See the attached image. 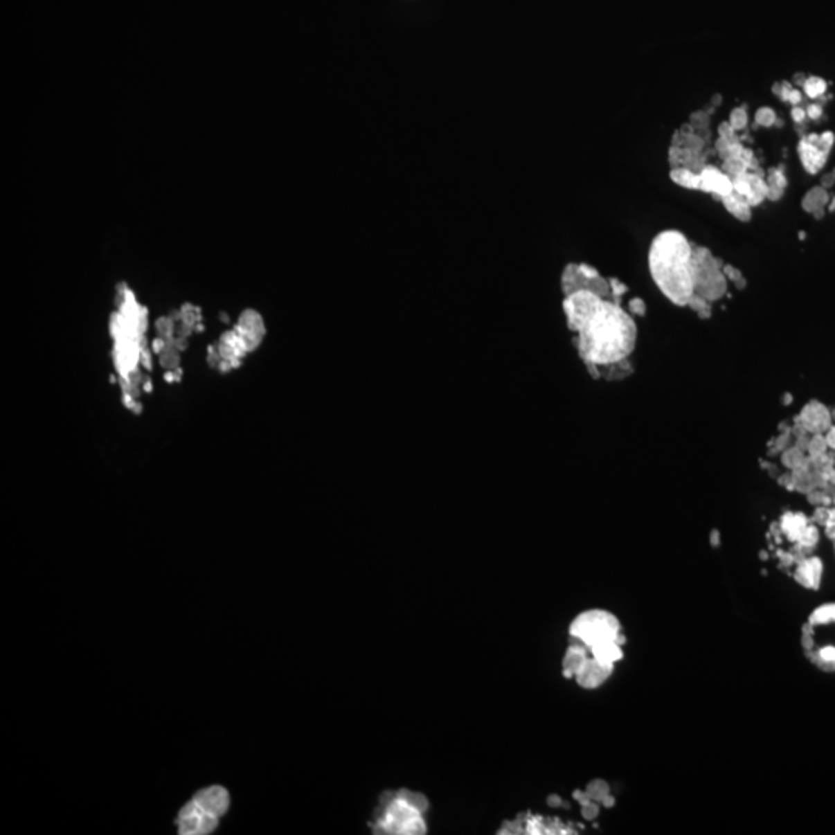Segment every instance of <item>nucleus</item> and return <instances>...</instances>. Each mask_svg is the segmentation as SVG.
I'll return each mask as SVG.
<instances>
[{"instance_id":"4d7b16f0","label":"nucleus","mask_w":835,"mask_h":835,"mask_svg":"<svg viewBox=\"0 0 835 835\" xmlns=\"http://www.w3.org/2000/svg\"><path fill=\"white\" fill-rule=\"evenodd\" d=\"M220 317H222V321H223V322H224V323H229V317H228V316H226V314H224V313H222V314H220Z\"/></svg>"},{"instance_id":"13d9d810","label":"nucleus","mask_w":835,"mask_h":835,"mask_svg":"<svg viewBox=\"0 0 835 835\" xmlns=\"http://www.w3.org/2000/svg\"><path fill=\"white\" fill-rule=\"evenodd\" d=\"M829 204H831V206H829V209H831V210H835V197H834V198H832V200H831V201H829Z\"/></svg>"},{"instance_id":"5701e85b","label":"nucleus","mask_w":835,"mask_h":835,"mask_svg":"<svg viewBox=\"0 0 835 835\" xmlns=\"http://www.w3.org/2000/svg\"><path fill=\"white\" fill-rule=\"evenodd\" d=\"M670 180L685 189H701V175L699 172H694L687 168H676L670 170Z\"/></svg>"},{"instance_id":"f03ea898","label":"nucleus","mask_w":835,"mask_h":835,"mask_svg":"<svg viewBox=\"0 0 835 835\" xmlns=\"http://www.w3.org/2000/svg\"><path fill=\"white\" fill-rule=\"evenodd\" d=\"M579 356L585 363L607 367L629 359L638 343V325L620 303L605 300L577 333Z\"/></svg>"},{"instance_id":"ddd939ff","label":"nucleus","mask_w":835,"mask_h":835,"mask_svg":"<svg viewBox=\"0 0 835 835\" xmlns=\"http://www.w3.org/2000/svg\"><path fill=\"white\" fill-rule=\"evenodd\" d=\"M701 175V189L702 192L712 194L715 198L721 201L722 197H726L733 192V181L730 180L724 170L715 168V165H706L699 172Z\"/></svg>"},{"instance_id":"39448f33","label":"nucleus","mask_w":835,"mask_h":835,"mask_svg":"<svg viewBox=\"0 0 835 835\" xmlns=\"http://www.w3.org/2000/svg\"><path fill=\"white\" fill-rule=\"evenodd\" d=\"M429 801L422 793L399 791L386 803V809L377 817L375 832L396 835H421L427 832L424 812Z\"/></svg>"},{"instance_id":"a19ab883","label":"nucleus","mask_w":835,"mask_h":835,"mask_svg":"<svg viewBox=\"0 0 835 835\" xmlns=\"http://www.w3.org/2000/svg\"><path fill=\"white\" fill-rule=\"evenodd\" d=\"M772 90H773V93H775V96H778L780 99H783V101H786V102H787L789 95H791V91H792V85L789 84V82L775 84Z\"/></svg>"},{"instance_id":"ea45409f","label":"nucleus","mask_w":835,"mask_h":835,"mask_svg":"<svg viewBox=\"0 0 835 835\" xmlns=\"http://www.w3.org/2000/svg\"><path fill=\"white\" fill-rule=\"evenodd\" d=\"M582 814H583V817L588 818V820H593V818L598 817V815H599V805H598V801L589 800V801H586L585 805H582Z\"/></svg>"},{"instance_id":"a211bd4d","label":"nucleus","mask_w":835,"mask_h":835,"mask_svg":"<svg viewBox=\"0 0 835 835\" xmlns=\"http://www.w3.org/2000/svg\"><path fill=\"white\" fill-rule=\"evenodd\" d=\"M588 652L595 661H599L600 664L611 668H614V665L624 658L620 642H605V644L591 647Z\"/></svg>"},{"instance_id":"6e6552de","label":"nucleus","mask_w":835,"mask_h":835,"mask_svg":"<svg viewBox=\"0 0 835 835\" xmlns=\"http://www.w3.org/2000/svg\"><path fill=\"white\" fill-rule=\"evenodd\" d=\"M562 291L569 296L577 291H591L605 300H613L609 278L602 277L594 267L586 263H569L562 273Z\"/></svg>"},{"instance_id":"a18cd8bd","label":"nucleus","mask_w":835,"mask_h":835,"mask_svg":"<svg viewBox=\"0 0 835 835\" xmlns=\"http://www.w3.org/2000/svg\"><path fill=\"white\" fill-rule=\"evenodd\" d=\"M821 111H823V110H821L820 105L814 104V105H811L809 109H807L806 114L809 115V118H812V119H817V118H820V116H821Z\"/></svg>"},{"instance_id":"a878e982","label":"nucleus","mask_w":835,"mask_h":835,"mask_svg":"<svg viewBox=\"0 0 835 835\" xmlns=\"http://www.w3.org/2000/svg\"><path fill=\"white\" fill-rule=\"evenodd\" d=\"M811 627H826L835 624V603L831 605H823L818 609H815L809 620Z\"/></svg>"},{"instance_id":"72a5a7b5","label":"nucleus","mask_w":835,"mask_h":835,"mask_svg":"<svg viewBox=\"0 0 835 835\" xmlns=\"http://www.w3.org/2000/svg\"><path fill=\"white\" fill-rule=\"evenodd\" d=\"M728 123H730L732 127L735 130H737V132L738 130H744L747 127V123H748V116H747L746 109L744 107L733 109L732 114H730V118H728Z\"/></svg>"},{"instance_id":"c03bdc74","label":"nucleus","mask_w":835,"mask_h":835,"mask_svg":"<svg viewBox=\"0 0 835 835\" xmlns=\"http://www.w3.org/2000/svg\"><path fill=\"white\" fill-rule=\"evenodd\" d=\"M805 116H806L805 109H801V107H798V105H795V107L792 109V118L795 119V121L801 123L805 119Z\"/></svg>"},{"instance_id":"c85d7f7f","label":"nucleus","mask_w":835,"mask_h":835,"mask_svg":"<svg viewBox=\"0 0 835 835\" xmlns=\"http://www.w3.org/2000/svg\"><path fill=\"white\" fill-rule=\"evenodd\" d=\"M722 269H724V274L727 277L728 283H732L733 287L739 291L746 289L747 278L744 274H742L741 269H738L737 267H733V264H728V263H724V268Z\"/></svg>"},{"instance_id":"f704fd0d","label":"nucleus","mask_w":835,"mask_h":835,"mask_svg":"<svg viewBox=\"0 0 835 835\" xmlns=\"http://www.w3.org/2000/svg\"><path fill=\"white\" fill-rule=\"evenodd\" d=\"M817 541H818V531H817V528H814V526L809 525V526H807L806 531H805V534L801 535V539L798 540V546L801 549H811V548H814L815 545H817Z\"/></svg>"},{"instance_id":"6e6d98bb","label":"nucleus","mask_w":835,"mask_h":835,"mask_svg":"<svg viewBox=\"0 0 835 835\" xmlns=\"http://www.w3.org/2000/svg\"><path fill=\"white\" fill-rule=\"evenodd\" d=\"M195 330L198 331V333H201V331L204 330V325H203L201 322H198V323H197V327H195Z\"/></svg>"},{"instance_id":"bf43d9fd","label":"nucleus","mask_w":835,"mask_h":835,"mask_svg":"<svg viewBox=\"0 0 835 835\" xmlns=\"http://www.w3.org/2000/svg\"><path fill=\"white\" fill-rule=\"evenodd\" d=\"M110 382H111V384H115V382H116V377H115V376H110Z\"/></svg>"},{"instance_id":"1a4fd4ad","label":"nucleus","mask_w":835,"mask_h":835,"mask_svg":"<svg viewBox=\"0 0 835 835\" xmlns=\"http://www.w3.org/2000/svg\"><path fill=\"white\" fill-rule=\"evenodd\" d=\"M603 302L605 299L591 291H577V293L565 296L563 311H565L568 328L574 333H579L593 319Z\"/></svg>"},{"instance_id":"aec40b11","label":"nucleus","mask_w":835,"mask_h":835,"mask_svg":"<svg viewBox=\"0 0 835 835\" xmlns=\"http://www.w3.org/2000/svg\"><path fill=\"white\" fill-rule=\"evenodd\" d=\"M780 526H781V532H783L789 540L798 543L801 535L805 534L807 526H809V521H807V519L803 514L787 512L783 515V519H781Z\"/></svg>"},{"instance_id":"9b49d317","label":"nucleus","mask_w":835,"mask_h":835,"mask_svg":"<svg viewBox=\"0 0 835 835\" xmlns=\"http://www.w3.org/2000/svg\"><path fill=\"white\" fill-rule=\"evenodd\" d=\"M733 181V192H737L751 206H760L766 200L767 195V181L766 177L761 172L748 170L746 174L735 178Z\"/></svg>"},{"instance_id":"2f4dec72","label":"nucleus","mask_w":835,"mask_h":835,"mask_svg":"<svg viewBox=\"0 0 835 835\" xmlns=\"http://www.w3.org/2000/svg\"><path fill=\"white\" fill-rule=\"evenodd\" d=\"M713 110L715 109L710 107V110H699V111H694V114H692V116H690L692 127L696 132H701V130L708 132V123H710V115Z\"/></svg>"},{"instance_id":"cd10ccee","label":"nucleus","mask_w":835,"mask_h":835,"mask_svg":"<svg viewBox=\"0 0 835 835\" xmlns=\"http://www.w3.org/2000/svg\"><path fill=\"white\" fill-rule=\"evenodd\" d=\"M827 449L829 447H827L825 433H814L809 438V444H807V454H809L814 460L823 458Z\"/></svg>"},{"instance_id":"4be33fe9","label":"nucleus","mask_w":835,"mask_h":835,"mask_svg":"<svg viewBox=\"0 0 835 835\" xmlns=\"http://www.w3.org/2000/svg\"><path fill=\"white\" fill-rule=\"evenodd\" d=\"M721 203L724 204L726 210L728 214L733 215L737 220L739 222H751L752 218V206L748 204L744 198L741 195H738L737 192H732V194H728L726 197L721 198Z\"/></svg>"},{"instance_id":"3c124183","label":"nucleus","mask_w":835,"mask_h":835,"mask_svg":"<svg viewBox=\"0 0 835 835\" xmlns=\"http://www.w3.org/2000/svg\"><path fill=\"white\" fill-rule=\"evenodd\" d=\"M164 379L168 381V382H174V381H175V373H174V371H172V370H168V371H165Z\"/></svg>"},{"instance_id":"b1692460","label":"nucleus","mask_w":835,"mask_h":835,"mask_svg":"<svg viewBox=\"0 0 835 835\" xmlns=\"http://www.w3.org/2000/svg\"><path fill=\"white\" fill-rule=\"evenodd\" d=\"M599 371H600V379L602 377H605L607 381H622L633 373V366H631V362H629V359H624L620 362L611 363V366L599 367Z\"/></svg>"},{"instance_id":"f257e3e1","label":"nucleus","mask_w":835,"mask_h":835,"mask_svg":"<svg viewBox=\"0 0 835 835\" xmlns=\"http://www.w3.org/2000/svg\"><path fill=\"white\" fill-rule=\"evenodd\" d=\"M118 311L110 316V334L115 339L114 361L119 375V384L124 393L136 397L141 395L143 368L152 370L150 353L145 345V331H147V308L141 307L135 299V294L127 285H118L116 296Z\"/></svg>"},{"instance_id":"4468645a","label":"nucleus","mask_w":835,"mask_h":835,"mask_svg":"<svg viewBox=\"0 0 835 835\" xmlns=\"http://www.w3.org/2000/svg\"><path fill=\"white\" fill-rule=\"evenodd\" d=\"M613 672L614 668L603 665L599 661H595L593 656H588L583 665L579 668V672L575 673L574 679L577 681V684L582 688L594 690V688L600 687L613 674Z\"/></svg>"},{"instance_id":"bb28decb","label":"nucleus","mask_w":835,"mask_h":835,"mask_svg":"<svg viewBox=\"0 0 835 835\" xmlns=\"http://www.w3.org/2000/svg\"><path fill=\"white\" fill-rule=\"evenodd\" d=\"M687 307L690 308L693 313H696L699 316V319H710L712 317V302H708L704 297H701L698 294H693L690 297V300H688Z\"/></svg>"},{"instance_id":"052dcab7","label":"nucleus","mask_w":835,"mask_h":835,"mask_svg":"<svg viewBox=\"0 0 835 835\" xmlns=\"http://www.w3.org/2000/svg\"><path fill=\"white\" fill-rule=\"evenodd\" d=\"M831 413H832V421H834V422H835V408H834V410H832V412H831Z\"/></svg>"},{"instance_id":"79ce46f5","label":"nucleus","mask_w":835,"mask_h":835,"mask_svg":"<svg viewBox=\"0 0 835 835\" xmlns=\"http://www.w3.org/2000/svg\"><path fill=\"white\" fill-rule=\"evenodd\" d=\"M783 195H784L783 188H778V186H773V184H767V195H766L767 200L778 201L783 198Z\"/></svg>"},{"instance_id":"20e7f679","label":"nucleus","mask_w":835,"mask_h":835,"mask_svg":"<svg viewBox=\"0 0 835 835\" xmlns=\"http://www.w3.org/2000/svg\"><path fill=\"white\" fill-rule=\"evenodd\" d=\"M229 809V793L222 786H210L198 792L177 817L181 835H208L214 832L220 817Z\"/></svg>"},{"instance_id":"8fccbe9b","label":"nucleus","mask_w":835,"mask_h":835,"mask_svg":"<svg viewBox=\"0 0 835 835\" xmlns=\"http://www.w3.org/2000/svg\"><path fill=\"white\" fill-rule=\"evenodd\" d=\"M834 178H835V172H832V174L826 175V177L823 178V188H825V189H826V188H829V186H832V184H834Z\"/></svg>"},{"instance_id":"09e8293b","label":"nucleus","mask_w":835,"mask_h":835,"mask_svg":"<svg viewBox=\"0 0 835 835\" xmlns=\"http://www.w3.org/2000/svg\"><path fill=\"white\" fill-rule=\"evenodd\" d=\"M218 370H220L222 373H229V371L232 370L231 362L229 361H222L220 363H218Z\"/></svg>"},{"instance_id":"de8ad7c7","label":"nucleus","mask_w":835,"mask_h":835,"mask_svg":"<svg viewBox=\"0 0 835 835\" xmlns=\"http://www.w3.org/2000/svg\"><path fill=\"white\" fill-rule=\"evenodd\" d=\"M787 102H791L792 105H798V104L801 102V93H800L798 90H793V89H792L791 95H789Z\"/></svg>"},{"instance_id":"4c0bfd02","label":"nucleus","mask_w":835,"mask_h":835,"mask_svg":"<svg viewBox=\"0 0 835 835\" xmlns=\"http://www.w3.org/2000/svg\"><path fill=\"white\" fill-rule=\"evenodd\" d=\"M718 138L726 139V141H728V143L739 141L738 136H737V130H735L732 127L730 123H728V121H724V123L719 124V127H718Z\"/></svg>"},{"instance_id":"603ef678","label":"nucleus","mask_w":835,"mask_h":835,"mask_svg":"<svg viewBox=\"0 0 835 835\" xmlns=\"http://www.w3.org/2000/svg\"><path fill=\"white\" fill-rule=\"evenodd\" d=\"M143 390H144L145 393L152 392V382H150V379H145V382L143 384Z\"/></svg>"},{"instance_id":"7ed1b4c3","label":"nucleus","mask_w":835,"mask_h":835,"mask_svg":"<svg viewBox=\"0 0 835 835\" xmlns=\"http://www.w3.org/2000/svg\"><path fill=\"white\" fill-rule=\"evenodd\" d=\"M648 268L661 293L678 307H687L694 294L693 244L682 232L668 229L653 238Z\"/></svg>"},{"instance_id":"c9c22d12","label":"nucleus","mask_w":835,"mask_h":835,"mask_svg":"<svg viewBox=\"0 0 835 835\" xmlns=\"http://www.w3.org/2000/svg\"><path fill=\"white\" fill-rule=\"evenodd\" d=\"M766 181H767V184L778 186V188H783V189H786V186H787L786 175H784V172H783V169H781V168L769 169L767 177H766Z\"/></svg>"},{"instance_id":"9d476101","label":"nucleus","mask_w":835,"mask_h":835,"mask_svg":"<svg viewBox=\"0 0 835 835\" xmlns=\"http://www.w3.org/2000/svg\"><path fill=\"white\" fill-rule=\"evenodd\" d=\"M834 139L835 136L832 132H825L821 135L811 134L801 138L798 144V155L806 172L814 175L823 169L834 145Z\"/></svg>"},{"instance_id":"6ab92c4d","label":"nucleus","mask_w":835,"mask_h":835,"mask_svg":"<svg viewBox=\"0 0 835 835\" xmlns=\"http://www.w3.org/2000/svg\"><path fill=\"white\" fill-rule=\"evenodd\" d=\"M588 653L589 652L585 645L574 640V644L569 645L565 658H563V676L565 678H574L579 668L583 665V662L586 661Z\"/></svg>"},{"instance_id":"58836bf2","label":"nucleus","mask_w":835,"mask_h":835,"mask_svg":"<svg viewBox=\"0 0 835 835\" xmlns=\"http://www.w3.org/2000/svg\"><path fill=\"white\" fill-rule=\"evenodd\" d=\"M609 285H611V297H613V302H616V303H620L622 296H624V294L627 293V291H628L627 285H624V283H622L620 280H618V278H609Z\"/></svg>"},{"instance_id":"f8f14e48","label":"nucleus","mask_w":835,"mask_h":835,"mask_svg":"<svg viewBox=\"0 0 835 835\" xmlns=\"http://www.w3.org/2000/svg\"><path fill=\"white\" fill-rule=\"evenodd\" d=\"M234 330L243 337L248 351H253L260 345L262 339L264 337V334H267V328H264L262 316L254 309L243 311V314L240 316V321H238Z\"/></svg>"},{"instance_id":"0eeeda50","label":"nucleus","mask_w":835,"mask_h":835,"mask_svg":"<svg viewBox=\"0 0 835 835\" xmlns=\"http://www.w3.org/2000/svg\"><path fill=\"white\" fill-rule=\"evenodd\" d=\"M724 262L704 246H693V288L694 294L708 302H718L727 294L728 280Z\"/></svg>"},{"instance_id":"473e14b6","label":"nucleus","mask_w":835,"mask_h":835,"mask_svg":"<svg viewBox=\"0 0 835 835\" xmlns=\"http://www.w3.org/2000/svg\"><path fill=\"white\" fill-rule=\"evenodd\" d=\"M755 123L761 127H772L777 123V115L771 107H761L755 114Z\"/></svg>"},{"instance_id":"dca6fc26","label":"nucleus","mask_w":835,"mask_h":835,"mask_svg":"<svg viewBox=\"0 0 835 835\" xmlns=\"http://www.w3.org/2000/svg\"><path fill=\"white\" fill-rule=\"evenodd\" d=\"M668 163H670L672 169L687 168L694 172H701L706 168V156L687 147L670 145V149H668Z\"/></svg>"},{"instance_id":"5fc2aeb1","label":"nucleus","mask_w":835,"mask_h":835,"mask_svg":"<svg viewBox=\"0 0 835 835\" xmlns=\"http://www.w3.org/2000/svg\"><path fill=\"white\" fill-rule=\"evenodd\" d=\"M132 410H134V412H135L136 415H139V413L143 412V406H141V404H139V402H136L135 406H134V408H132Z\"/></svg>"},{"instance_id":"423d86ee","label":"nucleus","mask_w":835,"mask_h":835,"mask_svg":"<svg viewBox=\"0 0 835 835\" xmlns=\"http://www.w3.org/2000/svg\"><path fill=\"white\" fill-rule=\"evenodd\" d=\"M569 636L588 649L605 642H620L622 645L625 642L619 619L605 609H588L579 614L569 627Z\"/></svg>"},{"instance_id":"7c9ffc66","label":"nucleus","mask_w":835,"mask_h":835,"mask_svg":"<svg viewBox=\"0 0 835 835\" xmlns=\"http://www.w3.org/2000/svg\"><path fill=\"white\" fill-rule=\"evenodd\" d=\"M805 91L809 98H818L826 91V82L821 78H806L805 81Z\"/></svg>"},{"instance_id":"49530a36","label":"nucleus","mask_w":835,"mask_h":835,"mask_svg":"<svg viewBox=\"0 0 835 835\" xmlns=\"http://www.w3.org/2000/svg\"><path fill=\"white\" fill-rule=\"evenodd\" d=\"M163 348H164V339H163V337L158 336L154 342H152V350H154L156 354H161Z\"/></svg>"},{"instance_id":"2eb2a0df","label":"nucleus","mask_w":835,"mask_h":835,"mask_svg":"<svg viewBox=\"0 0 835 835\" xmlns=\"http://www.w3.org/2000/svg\"><path fill=\"white\" fill-rule=\"evenodd\" d=\"M800 422L806 432L826 433L832 427V413L821 402H809L800 415Z\"/></svg>"},{"instance_id":"f3484780","label":"nucleus","mask_w":835,"mask_h":835,"mask_svg":"<svg viewBox=\"0 0 835 835\" xmlns=\"http://www.w3.org/2000/svg\"><path fill=\"white\" fill-rule=\"evenodd\" d=\"M821 574H823V565H821V562L817 557H809V559L801 560L797 569H795V579H797V582L811 589L818 588L821 582Z\"/></svg>"},{"instance_id":"412c9836","label":"nucleus","mask_w":835,"mask_h":835,"mask_svg":"<svg viewBox=\"0 0 835 835\" xmlns=\"http://www.w3.org/2000/svg\"><path fill=\"white\" fill-rule=\"evenodd\" d=\"M829 201V194H827L825 188H814L807 192L803 201H801V206L815 218H821Z\"/></svg>"},{"instance_id":"e433bc0d","label":"nucleus","mask_w":835,"mask_h":835,"mask_svg":"<svg viewBox=\"0 0 835 835\" xmlns=\"http://www.w3.org/2000/svg\"><path fill=\"white\" fill-rule=\"evenodd\" d=\"M628 313L633 317H644L647 314V303L640 297H633L628 302Z\"/></svg>"},{"instance_id":"393cba45","label":"nucleus","mask_w":835,"mask_h":835,"mask_svg":"<svg viewBox=\"0 0 835 835\" xmlns=\"http://www.w3.org/2000/svg\"><path fill=\"white\" fill-rule=\"evenodd\" d=\"M781 463H783V466L789 470H797L807 464V454L803 449L792 444V446L786 447L783 452H781Z\"/></svg>"},{"instance_id":"37998d69","label":"nucleus","mask_w":835,"mask_h":835,"mask_svg":"<svg viewBox=\"0 0 835 835\" xmlns=\"http://www.w3.org/2000/svg\"><path fill=\"white\" fill-rule=\"evenodd\" d=\"M826 534L831 537L832 540H835V510H831L829 519L826 521Z\"/></svg>"},{"instance_id":"864d4df0","label":"nucleus","mask_w":835,"mask_h":835,"mask_svg":"<svg viewBox=\"0 0 835 835\" xmlns=\"http://www.w3.org/2000/svg\"><path fill=\"white\" fill-rule=\"evenodd\" d=\"M174 373H175V381L180 382L181 381V376H183V370L180 367H178V368L174 370Z\"/></svg>"},{"instance_id":"c756f323","label":"nucleus","mask_w":835,"mask_h":835,"mask_svg":"<svg viewBox=\"0 0 835 835\" xmlns=\"http://www.w3.org/2000/svg\"><path fill=\"white\" fill-rule=\"evenodd\" d=\"M585 792H586L589 800L598 801V803H602V801L605 800L608 797V795H609V787H608V784L605 783V781L595 780V781H593L591 784L588 786V789H586Z\"/></svg>"}]
</instances>
